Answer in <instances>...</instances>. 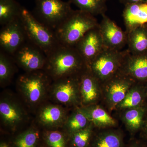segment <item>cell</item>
I'll use <instances>...</instances> for the list:
<instances>
[{
    "label": "cell",
    "instance_id": "obj_8",
    "mask_svg": "<svg viewBox=\"0 0 147 147\" xmlns=\"http://www.w3.org/2000/svg\"><path fill=\"white\" fill-rule=\"evenodd\" d=\"M12 57L15 63L26 72L43 70L47 60L45 53L28 40Z\"/></svg>",
    "mask_w": 147,
    "mask_h": 147
},
{
    "label": "cell",
    "instance_id": "obj_11",
    "mask_svg": "<svg viewBox=\"0 0 147 147\" xmlns=\"http://www.w3.org/2000/svg\"><path fill=\"white\" fill-rule=\"evenodd\" d=\"M102 17L98 28L104 47L121 51L127 44V34L106 14L102 15Z\"/></svg>",
    "mask_w": 147,
    "mask_h": 147
},
{
    "label": "cell",
    "instance_id": "obj_21",
    "mask_svg": "<svg viewBox=\"0 0 147 147\" xmlns=\"http://www.w3.org/2000/svg\"><path fill=\"white\" fill-rule=\"evenodd\" d=\"M123 111V122L129 131L134 133L142 128L146 113V108L143 105Z\"/></svg>",
    "mask_w": 147,
    "mask_h": 147
},
{
    "label": "cell",
    "instance_id": "obj_25",
    "mask_svg": "<svg viewBox=\"0 0 147 147\" xmlns=\"http://www.w3.org/2000/svg\"><path fill=\"white\" fill-rule=\"evenodd\" d=\"M15 63L8 54L1 51L0 53V84L4 86L10 83L15 72Z\"/></svg>",
    "mask_w": 147,
    "mask_h": 147
},
{
    "label": "cell",
    "instance_id": "obj_22",
    "mask_svg": "<svg viewBox=\"0 0 147 147\" xmlns=\"http://www.w3.org/2000/svg\"><path fill=\"white\" fill-rule=\"evenodd\" d=\"M123 138L119 131L107 129L99 132L95 138L92 147H123Z\"/></svg>",
    "mask_w": 147,
    "mask_h": 147
},
{
    "label": "cell",
    "instance_id": "obj_35",
    "mask_svg": "<svg viewBox=\"0 0 147 147\" xmlns=\"http://www.w3.org/2000/svg\"><path fill=\"white\" fill-rule=\"evenodd\" d=\"M146 24V25H147V24Z\"/></svg>",
    "mask_w": 147,
    "mask_h": 147
},
{
    "label": "cell",
    "instance_id": "obj_7",
    "mask_svg": "<svg viewBox=\"0 0 147 147\" xmlns=\"http://www.w3.org/2000/svg\"><path fill=\"white\" fill-rule=\"evenodd\" d=\"M80 75L53 81L49 90L53 100L57 103L67 106H74L81 103L79 90Z\"/></svg>",
    "mask_w": 147,
    "mask_h": 147
},
{
    "label": "cell",
    "instance_id": "obj_23",
    "mask_svg": "<svg viewBox=\"0 0 147 147\" xmlns=\"http://www.w3.org/2000/svg\"><path fill=\"white\" fill-rule=\"evenodd\" d=\"M23 7L15 0H0L1 26L20 18Z\"/></svg>",
    "mask_w": 147,
    "mask_h": 147
},
{
    "label": "cell",
    "instance_id": "obj_14",
    "mask_svg": "<svg viewBox=\"0 0 147 147\" xmlns=\"http://www.w3.org/2000/svg\"><path fill=\"white\" fill-rule=\"evenodd\" d=\"M79 90L82 106L95 105L100 98L102 84L88 68L80 75Z\"/></svg>",
    "mask_w": 147,
    "mask_h": 147
},
{
    "label": "cell",
    "instance_id": "obj_13",
    "mask_svg": "<svg viewBox=\"0 0 147 147\" xmlns=\"http://www.w3.org/2000/svg\"><path fill=\"white\" fill-rule=\"evenodd\" d=\"M74 47L88 67L92 61L105 48L98 26L89 31Z\"/></svg>",
    "mask_w": 147,
    "mask_h": 147
},
{
    "label": "cell",
    "instance_id": "obj_27",
    "mask_svg": "<svg viewBox=\"0 0 147 147\" xmlns=\"http://www.w3.org/2000/svg\"><path fill=\"white\" fill-rule=\"evenodd\" d=\"M39 131L32 127L21 133L14 142L16 147H35L39 140Z\"/></svg>",
    "mask_w": 147,
    "mask_h": 147
},
{
    "label": "cell",
    "instance_id": "obj_12",
    "mask_svg": "<svg viewBox=\"0 0 147 147\" xmlns=\"http://www.w3.org/2000/svg\"><path fill=\"white\" fill-rule=\"evenodd\" d=\"M0 115L3 125L11 130H15L26 118L22 105L14 98L9 96L1 98Z\"/></svg>",
    "mask_w": 147,
    "mask_h": 147
},
{
    "label": "cell",
    "instance_id": "obj_31",
    "mask_svg": "<svg viewBox=\"0 0 147 147\" xmlns=\"http://www.w3.org/2000/svg\"><path fill=\"white\" fill-rule=\"evenodd\" d=\"M142 128L143 129V131L145 134L147 136V117L144 120Z\"/></svg>",
    "mask_w": 147,
    "mask_h": 147
},
{
    "label": "cell",
    "instance_id": "obj_3",
    "mask_svg": "<svg viewBox=\"0 0 147 147\" xmlns=\"http://www.w3.org/2000/svg\"><path fill=\"white\" fill-rule=\"evenodd\" d=\"M20 18L28 40L38 47L46 56L61 45L55 30L41 23L24 7Z\"/></svg>",
    "mask_w": 147,
    "mask_h": 147
},
{
    "label": "cell",
    "instance_id": "obj_33",
    "mask_svg": "<svg viewBox=\"0 0 147 147\" xmlns=\"http://www.w3.org/2000/svg\"><path fill=\"white\" fill-rule=\"evenodd\" d=\"M0 147H10L8 144L5 142H1L0 144Z\"/></svg>",
    "mask_w": 147,
    "mask_h": 147
},
{
    "label": "cell",
    "instance_id": "obj_32",
    "mask_svg": "<svg viewBox=\"0 0 147 147\" xmlns=\"http://www.w3.org/2000/svg\"><path fill=\"white\" fill-rule=\"evenodd\" d=\"M128 147H140V146L137 143L133 142L128 146Z\"/></svg>",
    "mask_w": 147,
    "mask_h": 147
},
{
    "label": "cell",
    "instance_id": "obj_30",
    "mask_svg": "<svg viewBox=\"0 0 147 147\" xmlns=\"http://www.w3.org/2000/svg\"><path fill=\"white\" fill-rule=\"evenodd\" d=\"M121 3L124 5L130 4L137 3H147V0H119Z\"/></svg>",
    "mask_w": 147,
    "mask_h": 147
},
{
    "label": "cell",
    "instance_id": "obj_26",
    "mask_svg": "<svg viewBox=\"0 0 147 147\" xmlns=\"http://www.w3.org/2000/svg\"><path fill=\"white\" fill-rule=\"evenodd\" d=\"M90 123L85 115L77 108L75 112L67 117L63 125L67 130L72 135L86 128Z\"/></svg>",
    "mask_w": 147,
    "mask_h": 147
},
{
    "label": "cell",
    "instance_id": "obj_24",
    "mask_svg": "<svg viewBox=\"0 0 147 147\" xmlns=\"http://www.w3.org/2000/svg\"><path fill=\"white\" fill-rule=\"evenodd\" d=\"M108 0H68L79 8V10L89 13L94 16L105 14Z\"/></svg>",
    "mask_w": 147,
    "mask_h": 147
},
{
    "label": "cell",
    "instance_id": "obj_28",
    "mask_svg": "<svg viewBox=\"0 0 147 147\" xmlns=\"http://www.w3.org/2000/svg\"><path fill=\"white\" fill-rule=\"evenodd\" d=\"M94 125L91 123L86 128L72 134V145L74 147H87L91 138Z\"/></svg>",
    "mask_w": 147,
    "mask_h": 147
},
{
    "label": "cell",
    "instance_id": "obj_34",
    "mask_svg": "<svg viewBox=\"0 0 147 147\" xmlns=\"http://www.w3.org/2000/svg\"><path fill=\"white\" fill-rule=\"evenodd\" d=\"M146 89H147V80L146 81Z\"/></svg>",
    "mask_w": 147,
    "mask_h": 147
},
{
    "label": "cell",
    "instance_id": "obj_17",
    "mask_svg": "<svg viewBox=\"0 0 147 147\" xmlns=\"http://www.w3.org/2000/svg\"><path fill=\"white\" fill-rule=\"evenodd\" d=\"M67 118L66 112L63 107L53 104L42 106L38 115L39 123L50 128L63 125Z\"/></svg>",
    "mask_w": 147,
    "mask_h": 147
},
{
    "label": "cell",
    "instance_id": "obj_15",
    "mask_svg": "<svg viewBox=\"0 0 147 147\" xmlns=\"http://www.w3.org/2000/svg\"><path fill=\"white\" fill-rule=\"evenodd\" d=\"M118 73L136 82H146L147 80V52L137 55L129 53Z\"/></svg>",
    "mask_w": 147,
    "mask_h": 147
},
{
    "label": "cell",
    "instance_id": "obj_2",
    "mask_svg": "<svg viewBox=\"0 0 147 147\" xmlns=\"http://www.w3.org/2000/svg\"><path fill=\"white\" fill-rule=\"evenodd\" d=\"M98 25L97 19L92 14L79 9L73 10L55 31L61 44L74 47L89 31Z\"/></svg>",
    "mask_w": 147,
    "mask_h": 147
},
{
    "label": "cell",
    "instance_id": "obj_29",
    "mask_svg": "<svg viewBox=\"0 0 147 147\" xmlns=\"http://www.w3.org/2000/svg\"><path fill=\"white\" fill-rule=\"evenodd\" d=\"M45 140L49 147H65V140L62 133L58 131H48Z\"/></svg>",
    "mask_w": 147,
    "mask_h": 147
},
{
    "label": "cell",
    "instance_id": "obj_1",
    "mask_svg": "<svg viewBox=\"0 0 147 147\" xmlns=\"http://www.w3.org/2000/svg\"><path fill=\"white\" fill-rule=\"evenodd\" d=\"M46 56L43 70L53 81L79 76L88 68L85 61L74 47L61 44Z\"/></svg>",
    "mask_w": 147,
    "mask_h": 147
},
{
    "label": "cell",
    "instance_id": "obj_16",
    "mask_svg": "<svg viewBox=\"0 0 147 147\" xmlns=\"http://www.w3.org/2000/svg\"><path fill=\"white\" fill-rule=\"evenodd\" d=\"M123 16L127 34L137 27L147 24V3L125 5Z\"/></svg>",
    "mask_w": 147,
    "mask_h": 147
},
{
    "label": "cell",
    "instance_id": "obj_19",
    "mask_svg": "<svg viewBox=\"0 0 147 147\" xmlns=\"http://www.w3.org/2000/svg\"><path fill=\"white\" fill-rule=\"evenodd\" d=\"M127 35V50L131 55H140L147 52L146 24L137 27Z\"/></svg>",
    "mask_w": 147,
    "mask_h": 147
},
{
    "label": "cell",
    "instance_id": "obj_4",
    "mask_svg": "<svg viewBox=\"0 0 147 147\" xmlns=\"http://www.w3.org/2000/svg\"><path fill=\"white\" fill-rule=\"evenodd\" d=\"M53 81L44 70L26 72L18 79V90L31 106L38 105L45 99Z\"/></svg>",
    "mask_w": 147,
    "mask_h": 147
},
{
    "label": "cell",
    "instance_id": "obj_9",
    "mask_svg": "<svg viewBox=\"0 0 147 147\" xmlns=\"http://www.w3.org/2000/svg\"><path fill=\"white\" fill-rule=\"evenodd\" d=\"M136 82L127 76L117 74L102 84L106 104L110 109L116 108Z\"/></svg>",
    "mask_w": 147,
    "mask_h": 147
},
{
    "label": "cell",
    "instance_id": "obj_10",
    "mask_svg": "<svg viewBox=\"0 0 147 147\" xmlns=\"http://www.w3.org/2000/svg\"><path fill=\"white\" fill-rule=\"evenodd\" d=\"M28 40L20 18L2 26L0 46L2 51L12 56Z\"/></svg>",
    "mask_w": 147,
    "mask_h": 147
},
{
    "label": "cell",
    "instance_id": "obj_5",
    "mask_svg": "<svg viewBox=\"0 0 147 147\" xmlns=\"http://www.w3.org/2000/svg\"><path fill=\"white\" fill-rule=\"evenodd\" d=\"M129 53L127 50L118 51L105 48L92 61L88 69L102 84L118 74Z\"/></svg>",
    "mask_w": 147,
    "mask_h": 147
},
{
    "label": "cell",
    "instance_id": "obj_18",
    "mask_svg": "<svg viewBox=\"0 0 147 147\" xmlns=\"http://www.w3.org/2000/svg\"><path fill=\"white\" fill-rule=\"evenodd\" d=\"M83 113L94 126L105 128L116 126L117 121L103 108L93 105L82 106L77 108Z\"/></svg>",
    "mask_w": 147,
    "mask_h": 147
},
{
    "label": "cell",
    "instance_id": "obj_6",
    "mask_svg": "<svg viewBox=\"0 0 147 147\" xmlns=\"http://www.w3.org/2000/svg\"><path fill=\"white\" fill-rule=\"evenodd\" d=\"M35 7L32 12L42 24L55 30L73 9L69 1L62 0H34Z\"/></svg>",
    "mask_w": 147,
    "mask_h": 147
},
{
    "label": "cell",
    "instance_id": "obj_20",
    "mask_svg": "<svg viewBox=\"0 0 147 147\" xmlns=\"http://www.w3.org/2000/svg\"><path fill=\"white\" fill-rule=\"evenodd\" d=\"M141 82H136L129 90L124 99L116 109L124 111L143 105L145 98V87Z\"/></svg>",
    "mask_w": 147,
    "mask_h": 147
}]
</instances>
